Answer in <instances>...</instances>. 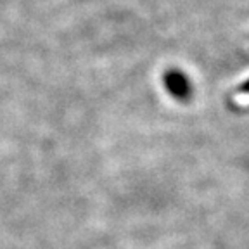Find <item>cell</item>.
I'll list each match as a JSON object with an SVG mask.
<instances>
[{
    "mask_svg": "<svg viewBox=\"0 0 249 249\" xmlns=\"http://www.w3.org/2000/svg\"><path fill=\"white\" fill-rule=\"evenodd\" d=\"M164 82L166 87L173 95H177L178 99H185L191 92V87H189V80L183 76L178 71H170V73L164 76Z\"/></svg>",
    "mask_w": 249,
    "mask_h": 249,
    "instance_id": "1",
    "label": "cell"
},
{
    "mask_svg": "<svg viewBox=\"0 0 249 249\" xmlns=\"http://www.w3.org/2000/svg\"><path fill=\"white\" fill-rule=\"evenodd\" d=\"M241 90H244V92H249V82H248V85H244Z\"/></svg>",
    "mask_w": 249,
    "mask_h": 249,
    "instance_id": "2",
    "label": "cell"
}]
</instances>
